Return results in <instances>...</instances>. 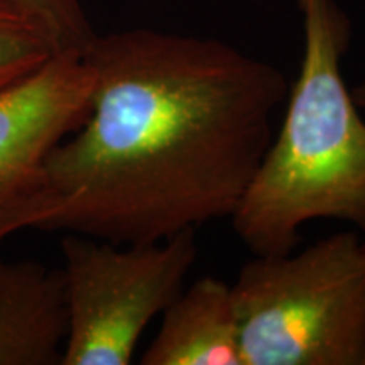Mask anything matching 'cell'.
Here are the masks:
<instances>
[{
    "instance_id": "1",
    "label": "cell",
    "mask_w": 365,
    "mask_h": 365,
    "mask_svg": "<svg viewBox=\"0 0 365 365\" xmlns=\"http://www.w3.org/2000/svg\"><path fill=\"white\" fill-rule=\"evenodd\" d=\"M85 122L53 150L43 230L113 244L170 239L234 215L289 85L213 38L135 27L95 34Z\"/></svg>"
},
{
    "instance_id": "2",
    "label": "cell",
    "mask_w": 365,
    "mask_h": 365,
    "mask_svg": "<svg viewBox=\"0 0 365 365\" xmlns=\"http://www.w3.org/2000/svg\"><path fill=\"white\" fill-rule=\"evenodd\" d=\"M296 4L303 26L298 76L279 129L230 217L254 255L291 252L313 220L365 230V120L341 73L352 26L336 0Z\"/></svg>"
},
{
    "instance_id": "3",
    "label": "cell",
    "mask_w": 365,
    "mask_h": 365,
    "mask_svg": "<svg viewBox=\"0 0 365 365\" xmlns=\"http://www.w3.org/2000/svg\"><path fill=\"white\" fill-rule=\"evenodd\" d=\"M230 287L242 365H362L365 249L354 232L255 255Z\"/></svg>"
},
{
    "instance_id": "4",
    "label": "cell",
    "mask_w": 365,
    "mask_h": 365,
    "mask_svg": "<svg viewBox=\"0 0 365 365\" xmlns=\"http://www.w3.org/2000/svg\"><path fill=\"white\" fill-rule=\"evenodd\" d=\"M66 339L61 365H129L154 318L181 293L196 259V230L158 242L61 239Z\"/></svg>"
},
{
    "instance_id": "5",
    "label": "cell",
    "mask_w": 365,
    "mask_h": 365,
    "mask_svg": "<svg viewBox=\"0 0 365 365\" xmlns=\"http://www.w3.org/2000/svg\"><path fill=\"white\" fill-rule=\"evenodd\" d=\"M93 75L83 53H58L0 88V205L46 190V163L90 112Z\"/></svg>"
},
{
    "instance_id": "6",
    "label": "cell",
    "mask_w": 365,
    "mask_h": 365,
    "mask_svg": "<svg viewBox=\"0 0 365 365\" xmlns=\"http://www.w3.org/2000/svg\"><path fill=\"white\" fill-rule=\"evenodd\" d=\"M66 325L61 269L0 259V365L61 364Z\"/></svg>"
},
{
    "instance_id": "7",
    "label": "cell",
    "mask_w": 365,
    "mask_h": 365,
    "mask_svg": "<svg viewBox=\"0 0 365 365\" xmlns=\"http://www.w3.org/2000/svg\"><path fill=\"white\" fill-rule=\"evenodd\" d=\"M143 365H242L232 287L203 276L176 296L140 357Z\"/></svg>"
},
{
    "instance_id": "8",
    "label": "cell",
    "mask_w": 365,
    "mask_h": 365,
    "mask_svg": "<svg viewBox=\"0 0 365 365\" xmlns=\"http://www.w3.org/2000/svg\"><path fill=\"white\" fill-rule=\"evenodd\" d=\"M58 53L65 51L33 12L16 0H0V88L31 75Z\"/></svg>"
},
{
    "instance_id": "9",
    "label": "cell",
    "mask_w": 365,
    "mask_h": 365,
    "mask_svg": "<svg viewBox=\"0 0 365 365\" xmlns=\"http://www.w3.org/2000/svg\"><path fill=\"white\" fill-rule=\"evenodd\" d=\"M51 33L61 51L83 53L95 31L81 0H16Z\"/></svg>"
},
{
    "instance_id": "10",
    "label": "cell",
    "mask_w": 365,
    "mask_h": 365,
    "mask_svg": "<svg viewBox=\"0 0 365 365\" xmlns=\"http://www.w3.org/2000/svg\"><path fill=\"white\" fill-rule=\"evenodd\" d=\"M58 208V198L48 188L21 202L0 205V245L26 228L43 230L46 223L56 215Z\"/></svg>"
},
{
    "instance_id": "11",
    "label": "cell",
    "mask_w": 365,
    "mask_h": 365,
    "mask_svg": "<svg viewBox=\"0 0 365 365\" xmlns=\"http://www.w3.org/2000/svg\"><path fill=\"white\" fill-rule=\"evenodd\" d=\"M352 95H354L355 103L359 105V108L365 110V81H362V83L352 88Z\"/></svg>"
},
{
    "instance_id": "12",
    "label": "cell",
    "mask_w": 365,
    "mask_h": 365,
    "mask_svg": "<svg viewBox=\"0 0 365 365\" xmlns=\"http://www.w3.org/2000/svg\"><path fill=\"white\" fill-rule=\"evenodd\" d=\"M362 365H365V345H364V354H362Z\"/></svg>"
},
{
    "instance_id": "13",
    "label": "cell",
    "mask_w": 365,
    "mask_h": 365,
    "mask_svg": "<svg viewBox=\"0 0 365 365\" xmlns=\"http://www.w3.org/2000/svg\"><path fill=\"white\" fill-rule=\"evenodd\" d=\"M364 242V249H365V240H362Z\"/></svg>"
}]
</instances>
